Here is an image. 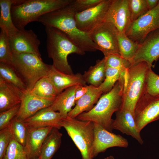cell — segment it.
<instances>
[{
	"mask_svg": "<svg viewBox=\"0 0 159 159\" xmlns=\"http://www.w3.org/2000/svg\"><path fill=\"white\" fill-rule=\"evenodd\" d=\"M68 5L42 16L37 21L45 26L54 27L61 30L84 52L96 51L97 47L89 33L83 32L77 27L74 18L75 14Z\"/></svg>",
	"mask_w": 159,
	"mask_h": 159,
	"instance_id": "6da1fadb",
	"label": "cell"
},
{
	"mask_svg": "<svg viewBox=\"0 0 159 159\" xmlns=\"http://www.w3.org/2000/svg\"><path fill=\"white\" fill-rule=\"evenodd\" d=\"M20 104L4 112L0 113V130L8 127L12 120L16 116Z\"/></svg>",
	"mask_w": 159,
	"mask_h": 159,
	"instance_id": "74e56055",
	"label": "cell"
},
{
	"mask_svg": "<svg viewBox=\"0 0 159 159\" xmlns=\"http://www.w3.org/2000/svg\"><path fill=\"white\" fill-rule=\"evenodd\" d=\"M77 86L69 87L60 93L51 106L54 111H58L62 118L67 116L75 104V92Z\"/></svg>",
	"mask_w": 159,
	"mask_h": 159,
	"instance_id": "603a6c76",
	"label": "cell"
},
{
	"mask_svg": "<svg viewBox=\"0 0 159 159\" xmlns=\"http://www.w3.org/2000/svg\"><path fill=\"white\" fill-rule=\"evenodd\" d=\"M150 67L146 62H141L132 64L127 69L120 109L128 110L134 116L137 103L146 92L147 74Z\"/></svg>",
	"mask_w": 159,
	"mask_h": 159,
	"instance_id": "5b68a950",
	"label": "cell"
},
{
	"mask_svg": "<svg viewBox=\"0 0 159 159\" xmlns=\"http://www.w3.org/2000/svg\"><path fill=\"white\" fill-rule=\"evenodd\" d=\"M112 0H103L97 5L81 12L76 14L74 18L78 28L89 33L105 21Z\"/></svg>",
	"mask_w": 159,
	"mask_h": 159,
	"instance_id": "8fae6325",
	"label": "cell"
},
{
	"mask_svg": "<svg viewBox=\"0 0 159 159\" xmlns=\"http://www.w3.org/2000/svg\"><path fill=\"white\" fill-rule=\"evenodd\" d=\"M45 27L47 54L52 60V65L62 72L73 74L68 62V56L72 53L83 55L85 52L75 45L61 30L54 27Z\"/></svg>",
	"mask_w": 159,
	"mask_h": 159,
	"instance_id": "277c9868",
	"label": "cell"
},
{
	"mask_svg": "<svg viewBox=\"0 0 159 159\" xmlns=\"http://www.w3.org/2000/svg\"><path fill=\"white\" fill-rule=\"evenodd\" d=\"M13 138L9 127L0 131V159H2Z\"/></svg>",
	"mask_w": 159,
	"mask_h": 159,
	"instance_id": "f35d334b",
	"label": "cell"
},
{
	"mask_svg": "<svg viewBox=\"0 0 159 159\" xmlns=\"http://www.w3.org/2000/svg\"><path fill=\"white\" fill-rule=\"evenodd\" d=\"M120 77V74L118 70L106 67L105 79L98 87L102 93H107L112 89Z\"/></svg>",
	"mask_w": 159,
	"mask_h": 159,
	"instance_id": "d6a6232c",
	"label": "cell"
},
{
	"mask_svg": "<svg viewBox=\"0 0 159 159\" xmlns=\"http://www.w3.org/2000/svg\"><path fill=\"white\" fill-rule=\"evenodd\" d=\"M13 58L10 39L6 33L1 30L0 33V62L11 64Z\"/></svg>",
	"mask_w": 159,
	"mask_h": 159,
	"instance_id": "1f68e13d",
	"label": "cell"
},
{
	"mask_svg": "<svg viewBox=\"0 0 159 159\" xmlns=\"http://www.w3.org/2000/svg\"><path fill=\"white\" fill-rule=\"evenodd\" d=\"M95 140L93 147L94 158L108 148L113 147L127 148L129 143L126 138L105 129L99 124L94 122Z\"/></svg>",
	"mask_w": 159,
	"mask_h": 159,
	"instance_id": "7c38bea8",
	"label": "cell"
},
{
	"mask_svg": "<svg viewBox=\"0 0 159 159\" xmlns=\"http://www.w3.org/2000/svg\"><path fill=\"white\" fill-rule=\"evenodd\" d=\"M12 134L13 138L25 147L26 144L28 128L23 121L17 119L15 117L8 126Z\"/></svg>",
	"mask_w": 159,
	"mask_h": 159,
	"instance_id": "4dcf8cb0",
	"label": "cell"
},
{
	"mask_svg": "<svg viewBox=\"0 0 159 159\" xmlns=\"http://www.w3.org/2000/svg\"><path fill=\"white\" fill-rule=\"evenodd\" d=\"M11 64L22 79L30 92L36 82L47 76L51 65L44 63L41 56L30 53L13 54Z\"/></svg>",
	"mask_w": 159,
	"mask_h": 159,
	"instance_id": "52a82bcc",
	"label": "cell"
},
{
	"mask_svg": "<svg viewBox=\"0 0 159 159\" xmlns=\"http://www.w3.org/2000/svg\"><path fill=\"white\" fill-rule=\"evenodd\" d=\"M124 87V84L118 80L110 91L100 97L92 109L81 114L75 118L96 123L112 132L113 120L112 116L121 107Z\"/></svg>",
	"mask_w": 159,
	"mask_h": 159,
	"instance_id": "3957f363",
	"label": "cell"
},
{
	"mask_svg": "<svg viewBox=\"0 0 159 159\" xmlns=\"http://www.w3.org/2000/svg\"><path fill=\"white\" fill-rule=\"evenodd\" d=\"M47 76L59 93L72 86L87 85L83 75L81 74H67L57 69L52 65H51Z\"/></svg>",
	"mask_w": 159,
	"mask_h": 159,
	"instance_id": "ffe728a7",
	"label": "cell"
},
{
	"mask_svg": "<svg viewBox=\"0 0 159 159\" xmlns=\"http://www.w3.org/2000/svg\"><path fill=\"white\" fill-rule=\"evenodd\" d=\"M62 118L60 114L50 106L43 108L24 121L27 127H52L60 129Z\"/></svg>",
	"mask_w": 159,
	"mask_h": 159,
	"instance_id": "e0dca14e",
	"label": "cell"
},
{
	"mask_svg": "<svg viewBox=\"0 0 159 159\" xmlns=\"http://www.w3.org/2000/svg\"><path fill=\"white\" fill-rule=\"evenodd\" d=\"M62 134L53 127L45 139L42 145L39 159H51L59 148Z\"/></svg>",
	"mask_w": 159,
	"mask_h": 159,
	"instance_id": "cb8c5ba5",
	"label": "cell"
},
{
	"mask_svg": "<svg viewBox=\"0 0 159 159\" xmlns=\"http://www.w3.org/2000/svg\"><path fill=\"white\" fill-rule=\"evenodd\" d=\"M118 31L112 23L104 21L89 33L97 50L102 52L104 57L112 54H120Z\"/></svg>",
	"mask_w": 159,
	"mask_h": 159,
	"instance_id": "ba28073f",
	"label": "cell"
},
{
	"mask_svg": "<svg viewBox=\"0 0 159 159\" xmlns=\"http://www.w3.org/2000/svg\"><path fill=\"white\" fill-rule=\"evenodd\" d=\"M103 0H73L68 6L76 14L90 9L99 4Z\"/></svg>",
	"mask_w": 159,
	"mask_h": 159,
	"instance_id": "8d00e7d4",
	"label": "cell"
},
{
	"mask_svg": "<svg viewBox=\"0 0 159 159\" xmlns=\"http://www.w3.org/2000/svg\"><path fill=\"white\" fill-rule=\"evenodd\" d=\"M54 100L44 99L29 92H25L23 94L20 108L15 118L24 121L39 110L51 106Z\"/></svg>",
	"mask_w": 159,
	"mask_h": 159,
	"instance_id": "2e32d148",
	"label": "cell"
},
{
	"mask_svg": "<svg viewBox=\"0 0 159 159\" xmlns=\"http://www.w3.org/2000/svg\"><path fill=\"white\" fill-rule=\"evenodd\" d=\"M61 125L66 130L80 151L82 159H93L94 122L67 116L62 119Z\"/></svg>",
	"mask_w": 159,
	"mask_h": 159,
	"instance_id": "8992f818",
	"label": "cell"
},
{
	"mask_svg": "<svg viewBox=\"0 0 159 159\" xmlns=\"http://www.w3.org/2000/svg\"><path fill=\"white\" fill-rule=\"evenodd\" d=\"M105 21L112 23L119 32L125 33L132 22L129 0H112Z\"/></svg>",
	"mask_w": 159,
	"mask_h": 159,
	"instance_id": "5bb4252c",
	"label": "cell"
},
{
	"mask_svg": "<svg viewBox=\"0 0 159 159\" xmlns=\"http://www.w3.org/2000/svg\"><path fill=\"white\" fill-rule=\"evenodd\" d=\"M29 92L39 97L52 100H54L60 94L47 76L39 80Z\"/></svg>",
	"mask_w": 159,
	"mask_h": 159,
	"instance_id": "4316f807",
	"label": "cell"
},
{
	"mask_svg": "<svg viewBox=\"0 0 159 159\" xmlns=\"http://www.w3.org/2000/svg\"><path fill=\"white\" fill-rule=\"evenodd\" d=\"M27 127V134L24 147L28 159L38 158L43 143L53 127Z\"/></svg>",
	"mask_w": 159,
	"mask_h": 159,
	"instance_id": "d6986e66",
	"label": "cell"
},
{
	"mask_svg": "<svg viewBox=\"0 0 159 159\" xmlns=\"http://www.w3.org/2000/svg\"><path fill=\"white\" fill-rule=\"evenodd\" d=\"M39 159L38 158H36V159Z\"/></svg>",
	"mask_w": 159,
	"mask_h": 159,
	"instance_id": "ee69618b",
	"label": "cell"
},
{
	"mask_svg": "<svg viewBox=\"0 0 159 159\" xmlns=\"http://www.w3.org/2000/svg\"><path fill=\"white\" fill-rule=\"evenodd\" d=\"M104 57L106 66L118 70L120 74L119 80H124L127 70L132 64L131 62L118 54H112Z\"/></svg>",
	"mask_w": 159,
	"mask_h": 159,
	"instance_id": "f546056e",
	"label": "cell"
},
{
	"mask_svg": "<svg viewBox=\"0 0 159 159\" xmlns=\"http://www.w3.org/2000/svg\"><path fill=\"white\" fill-rule=\"evenodd\" d=\"M129 3L132 22L149 11L146 0H129Z\"/></svg>",
	"mask_w": 159,
	"mask_h": 159,
	"instance_id": "e575fe53",
	"label": "cell"
},
{
	"mask_svg": "<svg viewBox=\"0 0 159 159\" xmlns=\"http://www.w3.org/2000/svg\"><path fill=\"white\" fill-rule=\"evenodd\" d=\"M159 29V7L149 10L133 21L125 34L130 39L139 44L150 32Z\"/></svg>",
	"mask_w": 159,
	"mask_h": 159,
	"instance_id": "30bf717a",
	"label": "cell"
},
{
	"mask_svg": "<svg viewBox=\"0 0 159 159\" xmlns=\"http://www.w3.org/2000/svg\"><path fill=\"white\" fill-rule=\"evenodd\" d=\"M147 6L149 10L153 9L156 7L159 0H146Z\"/></svg>",
	"mask_w": 159,
	"mask_h": 159,
	"instance_id": "60d3db41",
	"label": "cell"
},
{
	"mask_svg": "<svg viewBox=\"0 0 159 159\" xmlns=\"http://www.w3.org/2000/svg\"><path fill=\"white\" fill-rule=\"evenodd\" d=\"M88 90L87 85H77L75 95V103L78 100L86 94Z\"/></svg>",
	"mask_w": 159,
	"mask_h": 159,
	"instance_id": "ab89813d",
	"label": "cell"
},
{
	"mask_svg": "<svg viewBox=\"0 0 159 159\" xmlns=\"http://www.w3.org/2000/svg\"><path fill=\"white\" fill-rule=\"evenodd\" d=\"M117 39L120 55L132 64L140 44L129 38L125 33L118 31Z\"/></svg>",
	"mask_w": 159,
	"mask_h": 159,
	"instance_id": "83f0119b",
	"label": "cell"
},
{
	"mask_svg": "<svg viewBox=\"0 0 159 159\" xmlns=\"http://www.w3.org/2000/svg\"><path fill=\"white\" fill-rule=\"evenodd\" d=\"M0 77L23 92L27 91L25 84L11 64L0 62Z\"/></svg>",
	"mask_w": 159,
	"mask_h": 159,
	"instance_id": "f1b7e54d",
	"label": "cell"
},
{
	"mask_svg": "<svg viewBox=\"0 0 159 159\" xmlns=\"http://www.w3.org/2000/svg\"><path fill=\"white\" fill-rule=\"evenodd\" d=\"M24 92L0 77V113L20 104Z\"/></svg>",
	"mask_w": 159,
	"mask_h": 159,
	"instance_id": "44dd1931",
	"label": "cell"
},
{
	"mask_svg": "<svg viewBox=\"0 0 159 159\" xmlns=\"http://www.w3.org/2000/svg\"><path fill=\"white\" fill-rule=\"evenodd\" d=\"M9 39L13 54L30 53L41 56L39 49L40 42L32 30H19Z\"/></svg>",
	"mask_w": 159,
	"mask_h": 159,
	"instance_id": "4fadbf2b",
	"label": "cell"
},
{
	"mask_svg": "<svg viewBox=\"0 0 159 159\" xmlns=\"http://www.w3.org/2000/svg\"><path fill=\"white\" fill-rule=\"evenodd\" d=\"M106 68L105 57L97 60L94 65L84 72L83 75L84 80L90 85L98 87L105 79Z\"/></svg>",
	"mask_w": 159,
	"mask_h": 159,
	"instance_id": "484cf974",
	"label": "cell"
},
{
	"mask_svg": "<svg viewBox=\"0 0 159 159\" xmlns=\"http://www.w3.org/2000/svg\"><path fill=\"white\" fill-rule=\"evenodd\" d=\"M159 58V29L153 31L140 44L132 64L141 62H146L150 67Z\"/></svg>",
	"mask_w": 159,
	"mask_h": 159,
	"instance_id": "9a60e30c",
	"label": "cell"
},
{
	"mask_svg": "<svg viewBox=\"0 0 159 159\" xmlns=\"http://www.w3.org/2000/svg\"><path fill=\"white\" fill-rule=\"evenodd\" d=\"M73 0H14L11 12L13 23L18 30L37 21L42 16L70 4Z\"/></svg>",
	"mask_w": 159,
	"mask_h": 159,
	"instance_id": "7a4b0ae2",
	"label": "cell"
},
{
	"mask_svg": "<svg viewBox=\"0 0 159 159\" xmlns=\"http://www.w3.org/2000/svg\"><path fill=\"white\" fill-rule=\"evenodd\" d=\"M115 114V118L113 120L112 124V129L119 130L123 134L131 136L140 144H143V141L132 113L128 110L120 109Z\"/></svg>",
	"mask_w": 159,
	"mask_h": 159,
	"instance_id": "ac0fdd59",
	"label": "cell"
},
{
	"mask_svg": "<svg viewBox=\"0 0 159 159\" xmlns=\"http://www.w3.org/2000/svg\"><path fill=\"white\" fill-rule=\"evenodd\" d=\"M134 117L140 132L148 124L159 120V95H152L145 92L137 103Z\"/></svg>",
	"mask_w": 159,
	"mask_h": 159,
	"instance_id": "9c48e42d",
	"label": "cell"
},
{
	"mask_svg": "<svg viewBox=\"0 0 159 159\" xmlns=\"http://www.w3.org/2000/svg\"><path fill=\"white\" fill-rule=\"evenodd\" d=\"M14 0H0V28L9 38L14 35L18 30L14 25L11 9Z\"/></svg>",
	"mask_w": 159,
	"mask_h": 159,
	"instance_id": "d4e9b609",
	"label": "cell"
},
{
	"mask_svg": "<svg viewBox=\"0 0 159 159\" xmlns=\"http://www.w3.org/2000/svg\"><path fill=\"white\" fill-rule=\"evenodd\" d=\"M104 159H115L114 157L112 155H110L106 158H105Z\"/></svg>",
	"mask_w": 159,
	"mask_h": 159,
	"instance_id": "b9f144b4",
	"label": "cell"
},
{
	"mask_svg": "<svg viewBox=\"0 0 159 159\" xmlns=\"http://www.w3.org/2000/svg\"><path fill=\"white\" fill-rule=\"evenodd\" d=\"M146 92L152 95H159V76L150 67L148 72Z\"/></svg>",
	"mask_w": 159,
	"mask_h": 159,
	"instance_id": "d590c367",
	"label": "cell"
},
{
	"mask_svg": "<svg viewBox=\"0 0 159 159\" xmlns=\"http://www.w3.org/2000/svg\"><path fill=\"white\" fill-rule=\"evenodd\" d=\"M2 159H29L24 147L13 138Z\"/></svg>",
	"mask_w": 159,
	"mask_h": 159,
	"instance_id": "836d02e7",
	"label": "cell"
},
{
	"mask_svg": "<svg viewBox=\"0 0 159 159\" xmlns=\"http://www.w3.org/2000/svg\"><path fill=\"white\" fill-rule=\"evenodd\" d=\"M158 6L159 7V1L158 4Z\"/></svg>",
	"mask_w": 159,
	"mask_h": 159,
	"instance_id": "7bdbcfd3",
	"label": "cell"
},
{
	"mask_svg": "<svg viewBox=\"0 0 159 159\" xmlns=\"http://www.w3.org/2000/svg\"><path fill=\"white\" fill-rule=\"evenodd\" d=\"M88 91L76 102L75 107L69 112L67 117L75 118L81 114L88 111L94 106L102 93L99 89L91 85H87Z\"/></svg>",
	"mask_w": 159,
	"mask_h": 159,
	"instance_id": "7402d4cb",
	"label": "cell"
}]
</instances>
